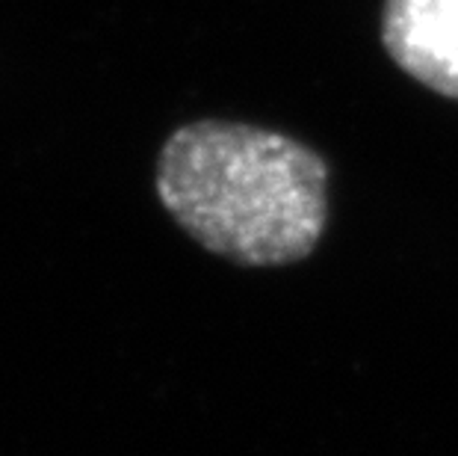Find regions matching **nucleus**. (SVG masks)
Wrapping results in <instances>:
<instances>
[{"instance_id": "obj_1", "label": "nucleus", "mask_w": 458, "mask_h": 456, "mask_svg": "<svg viewBox=\"0 0 458 456\" xmlns=\"http://www.w3.org/2000/svg\"><path fill=\"white\" fill-rule=\"evenodd\" d=\"M157 193L192 240L237 264L299 261L326 228V163L308 145L249 125L174 131Z\"/></svg>"}, {"instance_id": "obj_2", "label": "nucleus", "mask_w": 458, "mask_h": 456, "mask_svg": "<svg viewBox=\"0 0 458 456\" xmlns=\"http://www.w3.org/2000/svg\"><path fill=\"white\" fill-rule=\"evenodd\" d=\"M382 39L399 69L458 99V0H387Z\"/></svg>"}]
</instances>
